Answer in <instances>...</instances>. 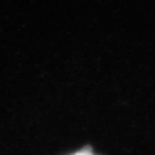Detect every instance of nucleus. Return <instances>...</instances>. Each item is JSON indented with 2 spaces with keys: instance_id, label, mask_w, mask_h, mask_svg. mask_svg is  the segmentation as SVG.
Returning <instances> with one entry per match:
<instances>
[{
  "instance_id": "nucleus-1",
  "label": "nucleus",
  "mask_w": 155,
  "mask_h": 155,
  "mask_svg": "<svg viewBox=\"0 0 155 155\" xmlns=\"http://www.w3.org/2000/svg\"><path fill=\"white\" fill-rule=\"evenodd\" d=\"M74 155H95V154H93L91 150H82V152L76 153V154H74Z\"/></svg>"
}]
</instances>
